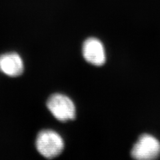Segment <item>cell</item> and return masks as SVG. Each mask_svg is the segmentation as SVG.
I'll return each instance as SVG.
<instances>
[{
  "mask_svg": "<svg viewBox=\"0 0 160 160\" xmlns=\"http://www.w3.org/2000/svg\"><path fill=\"white\" fill-rule=\"evenodd\" d=\"M39 153L48 159L58 156L64 148L62 138L52 130H43L38 135L36 142Z\"/></svg>",
  "mask_w": 160,
  "mask_h": 160,
  "instance_id": "1",
  "label": "cell"
},
{
  "mask_svg": "<svg viewBox=\"0 0 160 160\" xmlns=\"http://www.w3.org/2000/svg\"><path fill=\"white\" fill-rule=\"evenodd\" d=\"M47 107L59 121L66 122L74 119L76 117V108L73 102L64 95H52L47 102Z\"/></svg>",
  "mask_w": 160,
  "mask_h": 160,
  "instance_id": "2",
  "label": "cell"
},
{
  "mask_svg": "<svg viewBox=\"0 0 160 160\" xmlns=\"http://www.w3.org/2000/svg\"><path fill=\"white\" fill-rule=\"evenodd\" d=\"M83 56L88 62L100 66L106 62V54L103 44L99 39L90 38L83 45Z\"/></svg>",
  "mask_w": 160,
  "mask_h": 160,
  "instance_id": "4",
  "label": "cell"
},
{
  "mask_svg": "<svg viewBox=\"0 0 160 160\" xmlns=\"http://www.w3.org/2000/svg\"><path fill=\"white\" fill-rule=\"evenodd\" d=\"M23 62L19 55L15 52L0 55V72L11 78H16L23 73Z\"/></svg>",
  "mask_w": 160,
  "mask_h": 160,
  "instance_id": "5",
  "label": "cell"
},
{
  "mask_svg": "<svg viewBox=\"0 0 160 160\" xmlns=\"http://www.w3.org/2000/svg\"><path fill=\"white\" fill-rule=\"evenodd\" d=\"M131 156L138 160H150L160 156V142L151 135L143 134L135 143Z\"/></svg>",
  "mask_w": 160,
  "mask_h": 160,
  "instance_id": "3",
  "label": "cell"
}]
</instances>
